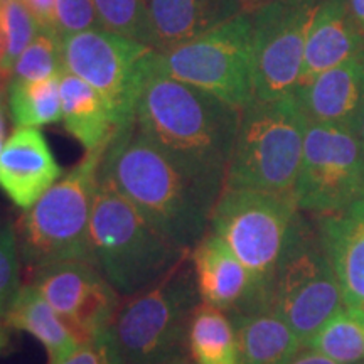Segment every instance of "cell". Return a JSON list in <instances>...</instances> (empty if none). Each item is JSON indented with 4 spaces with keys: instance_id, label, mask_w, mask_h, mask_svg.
Wrapping results in <instances>:
<instances>
[{
    "instance_id": "9a60e30c",
    "label": "cell",
    "mask_w": 364,
    "mask_h": 364,
    "mask_svg": "<svg viewBox=\"0 0 364 364\" xmlns=\"http://www.w3.org/2000/svg\"><path fill=\"white\" fill-rule=\"evenodd\" d=\"M61 177V166L41 129L16 127L0 152V191L27 211Z\"/></svg>"
},
{
    "instance_id": "4fadbf2b",
    "label": "cell",
    "mask_w": 364,
    "mask_h": 364,
    "mask_svg": "<svg viewBox=\"0 0 364 364\" xmlns=\"http://www.w3.org/2000/svg\"><path fill=\"white\" fill-rule=\"evenodd\" d=\"M33 284L80 343L110 331L120 294L93 263L61 262L33 272Z\"/></svg>"
},
{
    "instance_id": "1f68e13d",
    "label": "cell",
    "mask_w": 364,
    "mask_h": 364,
    "mask_svg": "<svg viewBox=\"0 0 364 364\" xmlns=\"http://www.w3.org/2000/svg\"><path fill=\"white\" fill-rule=\"evenodd\" d=\"M26 2L43 29L56 31V17H54L56 0H26Z\"/></svg>"
},
{
    "instance_id": "e0dca14e",
    "label": "cell",
    "mask_w": 364,
    "mask_h": 364,
    "mask_svg": "<svg viewBox=\"0 0 364 364\" xmlns=\"http://www.w3.org/2000/svg\"><path fill=\"white\" fill-rule=\"evenodd\" d=\"M317 235L344 304L364 307V196L343 211L318 216Z\"/></svg>"
},
{
    "instance_id": "b9f144b4",
    "label": "cell",
    "mask_w": 364,
    "mask_h": 364,
    "mask_svg": "<svg viewBox=\"0 0 364 364\" xmlns=\"http://www.w3.org/2000/svg\"><path fill=\"white\" fill-rule=\"evenodd\" d=\"M147 2H149V0H147Z\"/></svg>"
},
{
    "instance_id": "7c38bea8",
    "label": "cell",
    "mask_w": 364,
    "mask_h": 364,
    "mask_svg": "<svg viewBox=\"0 0 364 364\" xmlns=\"http://www.w3.org/2000/svg\"><path fill=\"white\" fill-rule=\"evenodd\" d=\"M318 4L321 0H268L248 11L255 98L277 100L297 88Z\"/></svg>"
},
{
    "instance_id": "3957f363",
    "label": "cell",
    "mask_w": 364,
    "mask_h": 364,
    "mask_svg": "<svg viewBox=\"0 0 364 364\" xmlns=\"http://www.w3.org/2000/svg\"><path fill=\"white\" fill-rule=\"evenodd\" d=\"M90 262L120 295L132 297L169 273L191 252L156 230L124 194L100 177L88 236Z\"/></svg>"
},
{
    "instance_id": "ab89813d",
    "label": "cell",
    "mask_w": 364,
    "mask_h": 364,
    "mask_svg": "<svg viewBox=\"0 0 364 364\" xmlns=\"http://www.w3.org/2000/svg\"><path fill=\"white\" fill-rule=\"evenodd\" d=\"M7 322H6V317L0 314V339H6L7 341Z\"/></svg>"
},
{
    "instance_id": "d4e9b609",
    "label": "cell",
    "mask_w": 364,
    "mask_h": 364,
    "mask_svg": "<svg viewBox=\"0 0 364 364\" xmlns=\"http://www.w3.org/2000/svg\"><path fill=\"white\" fill-rule=\"evenodd\" d=\"M307 348L343 364L364 361V307L348 306L332 316Z\"/></svg>"
},
{
    "instance_id": "9c48e42d",
    "label": "cell",
    "mask_w": 364,
    "mask_h": 364,
    "mask_svg": "<svg viewBox=\"0 0 364 364\" xmlns=\"http://www.w3.org/2000/svg\"><path fill=\"white\" fill-rule=\"evenodd\" d=\"M343 307L344 297L338 277L317 231H312L300 215L273 279L268 309L284 318L307 348L327 321Z\"/></svg>"
},
{
    "instance_id": "74e56055",
    "label": "cell",
    "mask_w": 364,
    "mask_h": 364,
    "mask_svg": "<svg viewBox=\"0 0 364 364\" xmlns=\"http://www.w3.org/2000/svg\"><path fill=\"white\" fill-rule=\"evenodd\" d=\"M6 98H9V80L0 76V107H6Z\"/></svg>"
},
{
    "instance_id": "d590c367",
    "label": "cell",
    "mask_w": 364,
    "mask_h": 364,
    "mask_svg": "<svg viewBox=\"0 0 364 364\" xmlns=\"http://www.w3.org/2000/svg\"><path fill=\"white\" fill-rule=\"evenodd\" d=\"M7 135V108L0 107V152H2L4 144H6Z\"/></svg>"
},
{
    "instance_id": "8992f818",
    "label": "cell",
    "mask_w": 364,
    "mask_h": 364,
    "mask_svg": "<svg viewBox=\"0 0 364 364\" xmlns=\"http://www.w3.org/2000/svg\"><path fill=\"white\" fill-rule=\"evenodd\" d=\"M201 304L189 253L118 311L112 332L127 364H161L186 353L191 321Z\"/></svg>"
},
{
    "instance_id": "4dcf8cb0",
    "label": "cell",
    "mask_w": 364,
    "mask_h": 364,
    "mask_svg": "<svg viewBox=\"0 0 364 364\" xmlns=\"http://www.w3.org/2000/svg\"><path fill=\"white\" fill-rule=\"evenodd\" d=\"M58 364H127L112 329L85 341L75 353Z\"/></svg>"
},
{
    "instance_id": "603a6c76",
    "label": "cell",
    "mask_w": 364,
    "mask_h": 364,
    "mask_svg": "<svg viewBox=\"0 0 364 364\" xmlns=\"http://www.w3.org/2000/svg\"><path fill=\"white\" fill-rule=\"evenodd\" d=\"M188 351L196 364H240L233 321L220 309L201 304L191 321Z\"/></svg>"
},
{
    "instance_id": "30bf717a",
    "label": "cell",
    "mask_w": 364,
    "mask_h": 364,
    "mask_svg": "<svg viewBox=\"0 0 364 364\" xmlns=\"http://www.w3.org/2000/svg\"><path fill=\"white\" fill-rule=\"evenodd\" d=\"M364 196V157L353 127L307 122L294 198L302 213L327 216Z\"/></svg>"
},
{
    "instance_id": "f1b7e54d",
    "label": "cell",
    "mask_w": 364,
    "mask_h": 364,
    "mask_svg": "<svg viewBox=\"0 0 364 364\" xmlns=\"http://www.w3.org/2000/svg\"><path fill=\"white\" fill-rule=\"evenodd\" d=\"M21 255L17 231L9 221H0V314L9 307L21 290Z\"/></svg>"
},
{
    "instance_id": "7a4b0ae2",
    "label": "cell",
    "mask_w": 364,
    "mask_h": 364,
    "mask_svg": "<svg viewBox=\"0 0 364 364\" xmlns=\"http://www.w3.org/2000/svg\"><path fill=\"white\" fill-rule=\"evenodd\" d=\"M100 177L124 194L156 230L188 252L208 233L221 196L147 139L135 120L122 127L108 144Z\"/></svg>"
},
{
    "instance_id": "ac0fdd59",
    "label": "cell",
    "mask_w": 364,
    "mask_h": 364,
    "mask_svg": "<svg viewBox=\"0 0 364 364\" xmlns=\"http://www.w3.org/2000/svg\"><path fill=\"white\" fill-rule=\"evenodd\" d=\"M245 12L241 0H149L154 49L166 53Z\"/></svg>"
},
{
    "instance_id": "484cf974",
    "label": "cell",
    "mask_w": 364,
    "mask_h": 364,
    "mask_svg": "<svg viewBox=\"0 0 364 364\" xmlns=\"http://www.w3.org/2000/svg\"><path fill=\"white\" fill-rule=\"evenodd\" d=\"M39 31L26 0H0V76L11 80L14 65Z\"/></svg>"
},
{
    "instance_id": "e575fe53",
    "label": "cell",
    "mask_w": 364,
    "mask_h": 364,
    "mask_svg": "<svg viewBox=\"0 0 364 364\" xmlns=\"http://www.w3.org/2000/svg\"><path fill=\"white\" fill-rule=\"evenodd\" d=\"M353 130L354 134H356L358 140H359V145H361V150H363V157H364V107L361 113H359L356 120H354L353 124Z\"/></svg>"
},
{
    "instance_id": "83f0119b",
    "label": "cell",
    "mask_w": 364,
    "mask_h": 364,
    "mask_svg": "<svg viewBox=\"0 0 364 364\" xmlns=\"http://www.w3.org/2000/svg\"><path fill=\"white\" fill-rule=\"evenodd\" d=\"M93 2L105 29L139 41L154 49L147 0H93Z\"/></svg>"
},
{
    "instance_id": "836d02e7",
    "label": "cell",
    "mask_w": 364,
    "mask_h": 364,
    "mask_svg": "<svg viewBox=\"0 0 364 364\" xmlns=\"http://www.w3.org/2000/svg\"><path fill=\"white\" fill-rule=\"evenodd\" d=\"M348 7L358 31L364 36V0H348Z\"/></svg>"
},
{
    "instance_id": "f546056e",
    "label": "cell",
    "mask_w": 364,
    "mask_h": 364,
    "mask_svg": "<svg viewBox=\"0 0 364 364\" xmlns=\"http://www.w3.org/2000/svg\"><path fill=\"white\" fill-rule=\"evenodd\" d=\"M54 17L61 39L85 31L105 29L93 0H56Z\"/></svg>"
},
{
    "instance_id": "277c9868",
    "label": "cell",
    "mask_w": 364,
    "mask_h": 364,
    "mask_svg": "<svg viewBox=\"0 0 364 364\" xmlns=\"http://www.w3.org/2000/svg\"><path fill=\"white\" fill-rule=\"evenodd\" d=\"M306 130L307 118L294 95L253 98L240 112L225 189L294 194Z\"/></svg>"
},
{
    "instance_id": "52a82bcc",
    "label": "cell",
    "mask_w": 364,
    "mask_h": 364,
    "mask_svg": "<svg viewBox=\"0 0 364 364\" xmlns=\"http://www.w3.org/2000/svg\"><path fill=\"white\" fill-rule=\"evenodd\" d=\"M300 213L294 194L250 189H223L213 209L209 230L248 268L267 309L273 279L297 228Z\"/></svg>"
},
{
    "instance_id": "5b68a950",
    "label": "cell",
    "mask_w": 364,
    "mask_h": 364,
    "mask_svg": "<svg viewBox=\"0 0 364 364\" xmlns=\"http://www.w3.org/2000/svg\"><path fill=\"white\" fill-rule=\"evenodd\" d=\"M107 147L86 152L21 218L19 255L31 272L61 262H90V221Z\"/></svg>"
},
{
    "instance_id": "cb8c5ba5",
    "label": "cell",
    "mask_w": 364,
    "mask_h": 364,
    "mask_svg": "<svg viewBox=\"0 0 364 364\" xmlns=\"http://www.w3.org/2000/svg\"><path fill=\"white\" fill-rule=\"evenodd\" d=\"M59 76L41 81L9 83V112L14 125L41 129L44 125L61 122L63 107Z\"/></svg>"
},
{
    "instance_id": "ffe728a7",
    "label": "cell",
    "mask_w": 364,
    "mask_h": 364,
    "mask_svg": "<svg viewBox=\"0 0 364 364\" xmlns=\"http://www.w3.org/2000/svg\"><path fill=\"white\" fill-rule=\"evenodd\" d=\"M63 125L86 152L107 147L120 130L110 103L93 86L65 71L59 76Z\"/></svg>"
},
{
    "instance_id": "44dd1931",
    "label": "cell",
    "mask_w": 364,
    "mask_h": 364,
    "mask_svg": "<svg viewBox=\"0 0 364 364\" xmlns=\"http://www.w3.org/2000/svg\"><path fill=\"white\" fill-rule=\"evenodd\" d=\"M240 364H290L306 348L284 318L270 309L233 316Z\"/></svg>"
},
{
    "instance_id": "8fae6325",
    "label": "cell",
    "mask_w": 364,
    "mask_h": 364,
    "mask_svg": "<svg viewBox=\"0 0 364 364\" xmlns=\"http://www.w3.org/2000/svg\"><path fill=\"white\" fill-rule=\"evenodd\" d=\"M61 41L65 71L103 95L120 129L129 125L134 120L135 103L147 78L154 49L107 29L85 31Z\"/></svg>"
},
{
    "instance_id": "ba28073f",
    "label": "cell",
    "mask_w": 364,
    "mask_h": 364,
    "mask_svg": "<svg viewBox=\"0 0 364 364\" xmlns=\"http://www.w3.org/2000/svg\"><path fill=\"white\" fill-rule=\"evenodd\" d=\"M154 65L162 75L241 110L255 98L250 12L171 51H156Z\"/></svg>"
},
{
    "instance_id": "6da1fadb",
    "label": "cell",
    "mask_w": 364,
    "mask_h": 364,
    "mask_svg": "<svg viewBox=\"0 0 364 364\" xmlns=\"http://www.w3.org/2000/svg\"><path fill=\"white\" fill-rule=\"evenodd\" d=\"M154 54L135 103V125L196 181L221 194L241 110L159 73Z\"/></svg>"
},
{
    "instance_id": "4316f807",
    "label": "cell",
    "mask_w": 364,
    "mask_h": 364,
    "mask_svg": "<svg viewBox=\"0 0 364 364\" xmlns=\"http://www.w3.org/2000/svg\"><path fill=\"white\" fill-rule=\"evenodd\" d=\"M65 73L63 61V41L58 31L43 29L36 36L33 43L21 54L14 65L9 83L16 81H41L59 76Z\"/></svg>"
},
{
    "instance_id": "f35d334b",
    "label": "cell",
    "mask_w": 364,
    "mask_h": 364,
    "mask_svg": "<svg viewBox=\"0 0 364 364\" xmlns=\"http://www.w3.org/2000/svg\"><path fill=\"white\" fill-rule=\"evenodd\" d=\"M265 2H268V0H241V4L245 6V11H252V9L262 6Z\"/></svg>"
},
{
    "instance_id": "5bb4252c",
    "label": "cell",
    "mask_w": 364,
    "mask_h": 364,
    "mask_svg": "<svg viewBox=\"0 0 364 364\" xmlns=\"http://www.w3.org/2000/svg\"><path fill=\"white\" fill-rule=\"evenodd\" d=\"M191 260L203 304L233 316L267 309L252 273L213 231L191 250Z\"/></svg>"
},
{
    "instance_id": "d6986e66",
    "label": "cell",
    "mask_w": 364,
    "mask_h": 364,
    "mask_svg": "<svg viewBox=\"0 0 364 364\" xmlns=\"http://www.w3.org/2000/svg\"><path fill=\"white\" fill-rule=\"evenodd\" d=\"M363 49L364 36L349 14L348 0H321L309 29L299 85L339 66Z\"/></svg>"
},
{
    "instance_id": "d6a6232c",
    "label": "cell",
    "mask_w": 364,
    "mask_h": 364,
    "mask_svg": "<svg viewBox=\"0 0 364 364\" xmlns=\"http://www.w3.org/2000/svg\"><path fill=\"white\" fill-rule=\"evenodd\" d=\"M290 364H343V363L336 361V359L326 356V354L318 353L312 348H302Z\"/></svg>"
},
{
    "instance_id": "7402d4cb",
    "label": "cell",
    "mask_w": 364,
    "mask_h": 364,
    "mask_svg": "<svg viewBox=\"0 0 364 364\" xmlns=\"http://www.w3.org/2000/svg\"><path fill=\"white\" fill-rule=\"evenodd\" d=\"M6 322L9 327L33 334L48 351L49 364L65 361L81 344L33 284L21 287L6 314Z\"/></svg>"
},
{
    "instance_id": "8d00e7d4",
    "label": "cell",
    "mask_w": 364,
    "mask_h": 364,
    "mask_svg": "<svg viewBox=\"0 0 364 364\" xmlns=\"http://www.w3.org/2000/svg\"><path fill=\"white\" fill-rule=\"evenodd\" d=\"M161 364H196L191 356L188 354V351L182 353V354H177V356L167 359V361H164Z\"/></svg>"
},
{
    "instance_id": "2e32d148",
    "label": "cell",
    "mask_w": 364,
    "mask_h": 364,
    "mask_svg": "<svg viewBox=\"0 0 364 364\" xmlns=\"http://www.w3.org/2000/svg\"><path fill=\"white\" fill-rule=\"evenodd\" d=\"M307 122L353 127L364 107V49L294 90Z\"/></svg>"
},
{
    "instance_id": "60d3db41",
    "label": "cell",
    "mask_w": 364,
    "mask_h": 364,
    "mask_svg": "<svg viewBox=\"0 0 364 364\" xmlns=\"http://www.w3.org/2000/svg\"><path fill=\"white\" fill-rule=\"evenodd\" d=\"M6 344H7L6 339H0V351H2V348H4V346H6Z\"/></svg>"
}]
</instances>
